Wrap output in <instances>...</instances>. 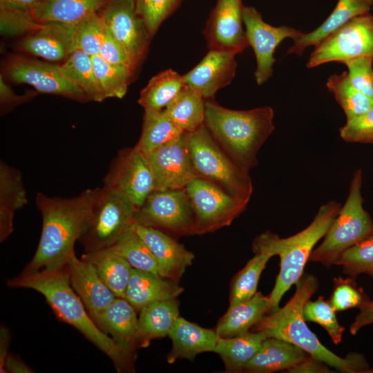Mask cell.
I'll use <instances>...</instances> for the list:
<instances>
[{"instance_id": "484cf974", "label": "cell", "mask_w": 373, "mask_h": 373, "mask_svg": "<svg viewBox=\"0 0 373 373\" xmlns=\"http://www.w3.org/2000/svg\"><path fill=\"white\" fill-rule=\"evenodd\" d=\"M309 354L303 349L285 341L267 338L245 366L243 372L271 373L286 370L299 363Z\"/></svg>"}, {"instance_id": "cb8c5ba5", "label": "cell", "mask_w": 373, "mask_h": 373, "mask_svg": "<svg viewBox=\"0 0 373 373\" xmlns=\"http://www.w3.org/2000/svg\"><path fill=\"white\" fill-rule=\"evenodd\" d=\"M169 337L172 347L166 360L170 364L179 359L193 361L203 352H214L219 336L215 329L202 327L179 316Z\"/></svg>"}, {"instance_id": "836d02e7", "label": "cell", "mask_w": 373, "mask_h": 373, "mask_svg": "<svg viewBox=\"0 0 373 373\" xmlns=\"http://www.w3.org/2000/svg\"><path fill=\"white\" fill-rule=\"evenodd\" d=\"M185 86L183 76L171 68L153 76L141 90L138 103L144 110L166 108Z\"/></svg>"}, {"instance_id": "1f68e13d", "label": "cell", "mask_w": 373, "mask_h": 373, "mask_svg": "<svg viewBox=\"0 0 373 373\" xmlns=\"http://www.w3.org/2000/svg\"><path fill=\"white\" fill-rule=\"evenodd\" d=\"M109 0H44L32 13L37 22L75 24L98 12Z\"/></svg>"}, {"instance_id": "8992f818", "label": "cell", "mask_w": 373, "mask_h": 373, "mask_svg": "<svg viewBox=\"0 0 373 373\" xmlns=\"http://www.w3.org/2000/svg\"><path fill=\"white\" fill-rule=\"evenodd\" d=\"M362 177L361 170L354 172L344 205L321 244L312 251L309 261L330 267L345 251L373 233L372 220L363 207Z\"/></svg>"}, {"instance_id": "f5cc1de1", "label": "cell", "mask_w": 373, "mask_h": 373, "mask_svg": "<svg viewBox=\"0 0 373 373\" xmlns=\"http://www.w3.org/2000/svg\"><path fill=\"white\" fill-rule=\"evenodd\" d=\"M44 0H0V10L32 12Z\"/></svg>"}, {"instance_id": "f907efd6", "label": "cell", "mask_w": 373, "mask_h": 373, "mask_svg": "<svg viewBox=\"0 0 373 373\" xmlns=\"http://www.w3.org/2000/svg\"><path fill=\"white\" fill-rule=\"evenodd\" d=\"M291 373H330L329 365L325 363L309 356L305 359L289 369Z\"/></svg>"}, {"instance_id": "e575fe53", "label": "cell", "mask_w": 373, "mask_h": 373, "mask_svg": "<svg viewBox=\"0 0 373 373\" xmlns=\"http://www.w3.org/2000/svg\"><path fill=\"white\" fill-rule=\"evenodd\" d=\"M164 111L181 131L191 133L204 124L205 99L185 86Z\"/></svg>"}, {"instance_id": "bcb514c9", "label": "cell", "mask_w": 373, "mask_h": 373, "mask_svg": "<svg viewBox=\"0 0 373 373\" xmlns=\"http://www.w3.org/2000/svg\"><path fill=\"white\" fill-rule=\"evenodd\" d=\"M373 58L360 57L345 61L347 75L352 86L373 100Z\"/></svg>"}, {"instance_id": "2e32d148", "label": "cell", "mask_w": 373, "mask_h": 373, "mask_svg": "<svg viewBox=\"0 0 373 373\" xmlns=\"http://www.w3.org/2000/svg\"><path fill=\"white\" fill-rule=\"evenodd\" d=\"M153 172L156 189H180L198 177L187 145L186 133L144 154Z\"/></svg>"}, {"instance_id": "9c48e42d", "label": "cell", "mask_w": 373, "mask_h": 373, "mask_svg": "<svg viewBox=\"0 0 373 373\" xmlns=\"http://www.w3.org/2000/svg\"><path fill=\"white\" fill-rule=\"evenodd\" d=\"M134 222L167 234H195V213L184 189L154 190L136 208Z\"/></svg>"}, {"instance_id": "5b68a950", "label": "cell", "mask_w": 373, "mask_h": 373, "mask_svg": "<svg viewBox=\"0 0 373 373\" xmlns=\"http://www.w3.org/2000/svg\"><path fill=\"white\" fill-rule=\"evenodd\" d=\"M341 208L339 202L331 200L319 208L312 222L303 230L285 238L276 236L275 249L276 256L280 257V270L268 296L267 314L279 309L284 294L303 276L314 246L325 236Z\"/></svg>"}, {"instance_id": "ee69618b", "label": "cell", "mask_w": 373, "mask_h": 373, "mask_svg": "<svg viewBox=\"0 0 373 373\" xmlns=\"http://www.w3.org/2000/svg\"><path fill=\"white\" fill-rule=\"evenodd\" d=\"M333 283L329 300L336 312L352 308L360 309L370 301L363 289L358 287L354 278L352 277L334 278Z\"/></svg>"}, {"instance_id": "8fae6325", "label": "cell", "mask_w": 373, "mask_h": 373, "mask_svg": "<svg viewBox=\"0 0 373 373\" xmlns=\"http://www.w3.org/2000/svg\"><path fill=\"white\" fill-rule=\"evenodd\" d=\"M314 47L307 63L309 68L360 57L373 58V15L368 12L353 18Z\"/></svg>"}, {"instance_id": "30bf717a", "label": "cell", "mask_w": 373, "mask_h": 373, "mask_svg": "<svg viewBox=\"0 0 373 373\" xmlns=\"http://www.w3.org/2000/svg\"><path fill=\"white\" fill-rule=\"evenodd\" d=\"M184 189L195 213V234L210 233L229 226L249 202L200 177L193 179Z\"/></svg>"}, {"instance_id": "db71d44e", "label": "cell", "mask_w": 373, "mask_h": 373, "mask_svg": "<svg viewBox=\"0 0 373 373\" xmlns=\"http://www.w3.org/2000/svg\"><path fill=\"white\" fill-rule=\"evenodd\" d=\"M0 98L1 104L7 106H15L24 100V97L17 95L6 84L2 75L0 77Z\"/></svg>"}, {"instance_id": "7dc6e473", "label": "cell", "mask_w": 373, "mask_h": 373, "mask_svg": "<svg viewBox=\"0 0 373 373\" xmlns=\"http://www.w3.org/2000/svg\"><path fill=\"white\" fill-rule=\"evenodd\" d=\"M339 134L347 142L373 144V106L364 114L347 120Z\"/></svg>"}, {"instance_id": "6f0895ef", "label": "cell", "mask_w": 373, "mask_h": 373, "mask_svg": "<svg viewBox=\"0 0 373 373\" xmlns=\"http://www.w3.org/2000/svg\"><path fill=\"white\" fill-rule=\"evenodd\" d=\"M371 277L373 278V275Z\"/></svg>"}, {"instance_id": "60d3db41", "label": "cell", "mask_w": 373, "mask_h": 373, "mask_svg": "<svg viewBox=\"0 0 373 373\" xmlns=\"http://www.w3.org/2000/svg\"><path fill=\"white\" fill-rule=\"evenodd\" d=\"M334 265L342 266L344 274L355 278L361 274L373 275V233L345 251Z\"/></svg>"}, {"instance_id": "ffe728a7", "label": "cell", "mask_w": 373, "mask_h": 373, "mask_svg": "<svg viewBox=\"0 0 373 373\" xmlns=\"http://www.w3.org/2000/svg\"><path fill=\"white\" fill-rule=\"evenodd\" d=\"M19 48L48 61H65L77 49L75 24L42 23L20 41Z\"/></svg>"}, {"instance_id": "9f6ffc18", "label": "cell", "mask_w": 373, "mask_h": 373, "mask_svg": "<svg viewBox=\"0 0 373 373\" xmlns=\"http://www.w3.org/2000/svg\"><path fill=\"white\" fill-rule=\"evenodd\" d=\"M5 372L31 373L33 371L26 365L18 356L10 354L5 363Z\"/></svg>"}, {"instance_id": "f546056e", "label": "cell", "mask_w": 373, "mask_h": 373, "mask_svg": "<svg viewBox=\"0 0 373 373\" xmlns=\"http://www.w3.org/2000/svg\"><path fill=\"white\" fill-rule=\"evenodd\" d=\"M28 200L19 170L3 162L0 164V240L4 241L13 231L15 212Z\"/></svg>"}, {"instance_id": "7bdbcfd3", "label": "cell", "mask_w": 373, "mask_h": 373, "mask_svg": "<svg viewBox=\"0 0 373 373\" xmlns=\"http://www.w3.org/2000/svg\"><path fill=\"white\" fill-rule=\"evenodd\" d=\"M106 27L98 12L75 24L76 48L93 57L97 55L104 40Z\"/></svg>"}, {"instance_id": "74e56055", "label": "cell", "mask_w": 373, "mask_h": 373, "mask_svg": "<svg viewBox=\"0 0 373 373\" xmlns=\"http://www.w3.org/2000/svg\"><path fill=\"white\" fill-rule=\"evenodd\" d=\"M326 86L343 110L347 120L360 116L373 106V100L355 88L351 84L347 71L330 75Z\"/></svg>"}, {"instance_id": "d6a6232c", "label": "cell", "mask_w": 373, "mask_h": 373, "mask_svg": "<svg viewBox=\"0 0 373 373\" xmlns=\"http://www.w3.org/2000/svg\"><path fill=\"white\" fill-rule=\"evenodd\" d=\"M267 338L265 334L251 330L232 337H219L214 353L222 358L225 372H243Z\"/></svg>"}, {"instance_id": "f6af8a7d", "label": "cell", "mask_w": 373, "mask_h": 373, "mask_svg": "<svg viewBox=\"0 0 373 373\" xmlns=\"http://www.w3.org/2000/svg\"><path fill=\"white\" fill-rule=\"evenodd\" d=\"M182 0H135L137 15L153 37L162 23L179 6Z\"/></svg>"}, {"instance_id": "681fc988", "label": "cell", "mask_w": 373, "mask_h": 373, "mask_svg": "<svg viewBox=\"0 0 373 373\" xmlns=\"http://www.w3.org/2000/svg\"><path fill=\"white\" fill-rule=\"evenodd\" d=\"M99 55L111 64L122 66L134 72L137 66L106 28Z\"/></svg>"}, {"instance_id": "3957f363", "label": "cell", "mask_w": 373, "mask_h": 373, "mask_svg": "<svg viewBox=\"0 0 373 373\" xmlns=\"http://www.w3.org/2000/svg\"><path fill=\"white\" fill-rule=\"evenodd\" d=\"M295 285L294 294L289 301L282 308L266 314L251 330L292 343L340 372H373L363 354L350 353L343 358L338 356L325 347L307 325L303 307L319 287L317 278L303 274Z\"/></svg>"}, {"instance_id": "4dcf8cb0", "label": "cell", "mask_w": 373, "mask_h": 373, "mask_svg": "<svg viewBox=\"0 0 373 373\" xmlns=\"http://www.w3.org/2000/svg\"><path fill=\"white\" fill-rule=\"evenodd\" d=\"M82 260L93 265L101 279L117 298H124L133 270L128 262L110 248L87 252Z\"/></svg>"}, {"instance_id": "d6986e66", "label": "cell", "mask_w": 373, "mask_h": 373, "mask_svg": "<svg viewBox=\"0 0 373 373\" xmlns=\"http://www.w3.org/2000/svg\"><path fill=\"white\" fill-rule=\"evenodd\" d=\"M133 229L154 256L162 276L179 282L195 258L194 254L159 229L135 224Z\"/></svg>"}, {"instance_id": "f1b7e54d", "label": "cell", "mask_w": 373, "mask_h": 373, "mask_svg": "<svg viewBox=\"0 0 373 373\" xmlns=\"http://www.w3.org/2000/svg\"><path fill=\"white\" fill-rule=\"evenodd\" d=\"M179 307L175 298L157 301L143 307L139 312L137 347H147L152 340L169 336L180 316Z\"/></svg>"}, {"instance_id": "ba28073f", "label": "cell", "mask_w": 373, "mask_h": 373, "mask_svg": "<svg viewBox=\"0 0 373 373\" xmlns=\"http://www.w3.org/2000/svg\"><path fill=\"white\" fill-rule=\"evenodd\" d=\"M136 207L124 194L99 188L90 218L79 242L85 253L107 249L133 229Z\"/></svg>"}, {"instance_id": "d590c367", "label": "cell", "mask_w": 373, "mask_h": 373, "mask_svg": "<svg viewBox=\"0 0 373 373\" xmlns=\"http://www.w3.org/2000/svg\"><path fill=\"white\" fill-rule=\"evenodd\" d=\"M183 133L164 110H144L141 136L135 146L143 154H146Z\"/></svg>"}, {"instance_id": "4fadbf2b", "label": "cell", "mask_w": 373, "mask_h": 373, "mask_svg": "<svg viewBox=\"0 0 373 373\" xmlns=\"http://www.w3.org/2000/svg\"><path fill=\"white\" fill-rule=\"evenodd\" d=\"M98 13L113 37L138 65L153 37L136 12L135 0H109Z\"/></svg>"}, {"instance_id": "83f0119b", "label": "cell", "mask_w": 373, "mask_h": 373, "mask_svg": "<svg viewBox=\"0 0 373 373\" xmlns=\"http://www.w3.org/2000/svg\"><path fill=\"white\" fill-rule=\"evenodd\" d=\"M372 6L373 0H338L329 17L315 30L308 33L303 32L294 39L287 54L300 55L307 47L316 46L353 18L368 13Z\"/></svg>"}, {"instance_id": "9a60e30c", "label": "cell", "mask_w": 373, "mask_h": 373, "mask_svg": "<svg viewBox=\"0 0 373 373\" xmlns=\"http://www.w3.org/2000/svg\"><path fill=\"white\" fill-rule=\"evenodd\" d=\"M8 71L13 82L29 84L40 93L80 102L89 99L84 91L66 77L61 65L15 57L9 63Z\"/></svg>"}, {"instance_id": "c3c4849f", "label": "cell", "mask_w": 373, "mask_h": 373, "mask_svg": "<svg viewBox=\"0 0 373 373\" xmlns=\"http://www.w3.org/2000/svg\"><path fill=\"white\" fill-rule=\"evenodd\" d=\"M0 19L1 35L7 37L33 32L41 25L32 12L0 10Z\"/></svg>"}, {"instance_id": "816d5d0a", "label": "cell", "mask_w": 373, "mask_h": 373, "mask_svg": "<svg viewBox=\"0 0 373 373\" xmlns=\"http://www.w3.org/2000/svg\"><path fill=\"white\" fill-rule=\"evenodd\" d=\"M370 324H373V300H370L360 309L359 313L350 327V332L352 335H355L362 327Z\"/></svg>"}, {"instance_id": "8d00e7d4", "label": "cell", "mask_w": 373, "mask_h": 373, "mask_svg": "<svg viewBox=\"0 0 373 373\" xmlns=\"http://www.w3.org/2000/svg\"><path fill=\"white\" fill-rule=\"evenodd\" d=\"M61 68L66 77L84 91L89 99L101 102L106 99L95 75L91 56L76 49Z\"/></svg>"}, {"instance_id": "7402d4cb", "label": "cell", "mask_w": 373, "mask_h": 373, "mask_svg": "<svg viewBox=\"0 0 373 373\" xmlns=\"http://www.w3.org/2000/svg\"><path fill=\"white\" fill-rule=\"evenodd\" d=\"M276 234L266 231L255 238L252 244L254 256L233 278L229 289V305L251 297L257 291L260 275L269 260L276 256Z\"/></svg>"}, {"instance_id": "f35d334b", "label": "cell", "mask_w": 373, "mask_h": 373, "mask_svg": "<svg viewBox=\"0 0 373 373\" xmlns=\"http://www.w3.org/2000/svg\"><path fill=\"white\" fill-rule=\"evenodd\" d=\"M109 248L124 258L133 269L162 276L154 256L133 227Z\"/></svg>"}, {"instance_id": "52a82bcc", "label": "cell", "mask_w": 373, "mask_h": 373, "mask_svg": "<svg viewBox=\"0 0 373 373\" xmlns=\"http://www.w3.org/2000/svg\"><path fill=\"white\" fill-rule=\"evenodd\" d=\"M187 145L198 177L209 180L232 195L249 202L253 184L249 171L238 165L218 144L204 124L186 133Z\"/></svg>"}, {"instance_id": "b9f144b4", "label": "cell", "mask_w": 373, "mask_h": 373, "mask_svg": "<svg viewBox=\"0 0 373 373\" xmlns=\"http://www.w3.org/2000/svg\"><path fill=\"white\" fill-rule=\"evenodd\" d=\"M336 311L329 300L319 296L316 300H307L303 307L305 321L320 325L329 335L335 345L343 340L345 327L341 325L336 316Z\"/></svg>"}, {"instance_id": "ac0fdd59", "label": "cell", "mask_w": 373, "mask_h": 373, "mask_svg": "<svg viewBox=\"0 0 373 373\" xmlns=\"http://www.w3.org/2000/svg\"><path fill=\"white\" fill-rule=\"evenodd\" d=\"M236 55L227 50H209L194 68L182 75L185 86L204 99H213L217 91L233 79Z\"/></svg>"}, {"instance_id": "44dd1931", "label": "cell", "mask_w": 373, "mask_h": 373, "mask_svg": "<svg viewBox=\"0 0 373 373\" xmlns=\"http://www.w3.org/2000/svg\"><path fill=\"white\" fill-rule=\"evenodd\" d=\"M70 285L94 320L117 297L89 262L79 259L75 251L66 260Z\"/></svg>"}, {"instance_id": "4316f807", "label": "cell", "mask_w": 373, "mask_h": 373, "mask_svg": "<svg viewBox=\"0 0 373 373\" xmlns=\"http://www.w3.org/2000/svg\"><path fill=\"white\" fill-rule=\"evenodd\" d=\"M269 296L260 291L244 300L230 305L215 330L219 337H232L250 331L266 314Z\"/></svg>"}, {"instance_id": "6da1fadb", "label": "cell", "mask_w": 373, "mask_h": 373, "mask_svg": "<svg viewBox=\"0 0 373 373\" xmlns=\"http://www.w3.org/2000/svg\"><path fill=\"white\" fill-rule=\"evenodd\" d=\"M99 190L88 189L70 198L37 193L36 205L42 217L41 233L35 255L22 273L66 265L90 218Z\"/></svg>"}, {"instance_id": "11a10c76", "label": "cell", "mask_w": 373, "mask_h": 373, "mask_svg": "<svg viewBox=\"0 0 373 373\" xmlns=\"http://www.w3.org/2000/svg\"><path fill=\"white\" fill-rule=\"evenodd\" d=\"M10 332L8 327L1 326L0 329V372L5 373V363L8 356L10 342Z\"/></svg>"}, {"instance_id": "ab89813d", "label": "cell", "mask_w": 373, "mask_h": 373, "mask_svg": "<svg viewBox=\"0 0 373 373\" xmlns=\"http://www.w3.org/2000/svg\"><path fill=\"white\" fill-rule=\"evenodd\" d=\"M92 60L95 75L106 98H122L126 93L134 71L122 66L111 64L99 55L93 56Z\"/></svg>"}, {"instance_id": "d4e9b609", "label": "cell", "mask_w": 373, "mask_h": 373, "mask_svg": "<svg viewBox=\"0 0 373 373\" xmlns=\"http://www.w3.org/2000/svg\"><path fill=\"white\" fill-rule=\"evenodd\" d=\"M183 291L178 282L133 268L124 298L140 312L153 303L178 298Z\"/></svg>"}, {"instance_id": "277c9868", "label": "cell", "mask_w": 373, "mask_h": 373, "mask_svg": "<svg viewBox=\"0 0 373 373\" xmlns=\"http://www.w3.org/2000/svg\"><path fill=\"white\" fill-rule=\"evenodd\" d=\"M270 106L237 111L205 99L204 125L218 144L240 167L257 165L260 149L274 131Z\"/></svg>"}, {"instance_id": "5bb4252c", "label": "cell", "mask_w": 373, "mask_h": 373, "mask_svg": "<svg viewBox=\"0 0 373 373\" xmlns=\"http://www.w3.org/2000/svg\"><path fill=\"white\" fill-rule=\"evenodd\" d=\"M242 19L248 43L256 59L255 79L260 86L272 76L277 46L287 38L294 41L303 32L289 26H273L266 23L260 13L251 6H244Z\"/></svg>"}, {"instance_id": "603a6c76", "label": "cell", "mask_w": 373, "mask_h": 373, "mask_svg": "<svg viewBox=\"0 0 373 373\" xmlns=\"http://www.w3.org/2000/svg\"><path fill=\"white\" fill-rule=\"evenodd\" d=\"M124 298H116L94 320L97 327L128 354L136 357L138 317Z\"/></svg>"}, {"instance_id": "7c38bea8", "label": "cell", "mask_w": 373, "mask_h": 373, "mask_svg": "<svg viewBox=\"0 0 373 373\" xmlns=\"http://www.w3.org/2000/svg\"><path fill=\"white\" fill-rule=\"evenodd\" d=\"M104 186L126 195L136 207L156 189L153 172L144 155L135 146L122 150L104 179Z\"/></svg>"}, {"instance_id": "e0dca14e", "label": "cell", "mask_w": 373, "mask_h": 373, "mask_svg": "<svg viewBox=\"0 0 373 373\" xmlns=\"http://www.w3.org/2000/svg\"><path fill=\"white\" fill-rule=\"evenodd\" d=\"M243 7L241 0H217L202 32L209 50L239 54L249 47L242 27Z\"/></svg>"}, {"instance_id": "7a4b0ae2", "label": "cell", "mask_w": 373, "mask_h": 373, "mask_svg": "<svg viewBox=\"0 0 373 373\" xmlns=\"http://www.w3.org/2000/svg\"><path fill=\"white\" fill-rule=\"evenodd\" d=\"M11 287L34 289L42 294L56 316L80 332L113 361L118 372H134L136 357L104 333L88 314L72 287L66 265L33 273H22L8 281Z\"/></svg>"}]
</instances>
